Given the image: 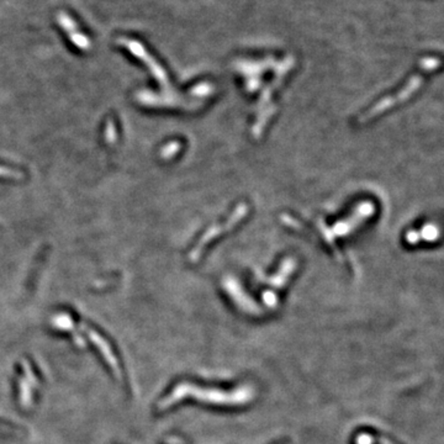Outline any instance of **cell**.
I'll return each instance as SVG.
<instances>
[{"instance_id":"6da1fadb","label":"cell","mask_w":444,"mask_h":444,"mask_svg":"<svg viewBox=\"0 0 444 444\" xmlns=\"http://www.w3.org/2000/svg\"><path fill=\"white\" fill-rule=\"evenodd\" d=\"M185 397H193L215 405L238 406L245 405L252 400V391L247 388L233 391H222L217 389H202L200 386H194L193 384H179L166 398L159 402V409H167Z\"/></svg>"},{"instance_id":"7a4b0ae2","label":"cell","mask_w":444,"mask_h":444,"mask_svg":"<svg viewBox=\"0 0 444 444\" xmlns=\"http://www.w3.org/2000/svg\"><path fill=\"white\" fill-rule=\"evenodd\" d=\"M374 211H375V207H374L373 202L363 201L358 205L357 209L353 211V214L350 215L349 217H347V219L345 220H341V221H338L337 223L332 226V227H327V226L323 225L320 226V231H321L324 241L328 243V246L332 249L337 253L338 257H341V254L335 248L336 238L347 236L349 235V233H352L353 231L357 230L358 226H360L365 220L369 219V217L374 214Z\"/></svg>"},{"instance_id":"3957f363","label":"cell","mask_w":444,"mask_h":444,"mask_svg":"<svg viewBox=\"0 0 444 444\" xmlns=\"http://www.w3.org/2000/svg\"><path fill=\"white\" fill-rule=\"evenodd\" d=\"M248 212H249V206H248L246 202H241L240 205L236 206V209L233 210L232 214L230 215V217H228L226 221L221 222L219 225L211 226V227L201 236V238H200L199 242L197 243V246H195V248L193 249V252L190 253V257H192L193 261H197L209 243H211L215 238L221 236L222 233H226L228 232V231L232 230L236 225H238V223L247 216Z\"/></svg>"},{"instance_id":"277c9868","label":"cell","mask_w":444,"mask_h":444,"mask_svg":"<svg viewBox=\"0 0 444 444\" xmlns=\"http://www.w3.org/2000/svg\"><path fill=\"white\" fill-rule=\"evenodd\" d=\"M438 236H439V231L436 226L427 225L426 227L422 228L421 232H414V231H412V232L407 233V235H406V241H407L409 243H411V245L417 243L419 241H421V240L429 241V242H432V241L437 240Z\"/></svg>"}]
</instances>
